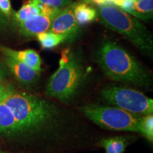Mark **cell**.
<instances>
[{
    "mask_svg": "<svg viewBox=\"0 0 153 153\" xmlns=\"http://www.w3.org/2000/svg\"><path fill=\"white\" fill-rule=\"evenodd\" d=\"M97 62L110 79L148 87L150 75L135 57L116 42L105 40L97 53Z\"/></svg>",
    "mask_w": 153,
    "mask_h": 153,
    "instance_id": "1",
    "label": "cell"
},
{
    "mask_svg": "<svg viewBox=\"0 0 153 153\" xmlns=\"http://www.w3.org/2000/svg\"><path fill=\"white\" fill-rule=\"evenodd\" d=\"M3 102L12 111L22 133L43 128L56 116L54 105L26 92L12 91Z\"/></svg>",
    "mask_w": 153,
    "mask_h": 153,
    "instance_id": "2",
    "label": "cell"
},
{
    "mask_svg": "<svg viewBox=\"0 0 153 153\" xmlns=\"http://www.w3.org/2000/svg\"><path fill=\"white\" fill-rule=\"evenodd\" d=\"M97 11L106 28L124 36L144 54H152V35L138 19L114 4L98 6Z\"/></svg>",
    "mask_w": 153,
    "mask_h": 153,
    "instance_id": "3",
    "label": "cell"
},
{
    "mask_svg": "<svg viewBox=\"0 0 153 153\" xmlns=\"http://www.w3.org/2000/svg\"><path fill=\"white\" fill-rule=\"evenodd\" d=\"M85 75L78 57L70 50H65L59 61V68L48 82L45 95L62 102H69L81 87Z\"/></svg>",
    "mask_w": 153,
    "mask_h": 153,
    "instance_id": "4",
    "label": "cell"
},
{
    "mask_svg": "<svg viewBox=\"0 0 153 153\" xmlns=\"http://www.w3.org/2000/svg\"><path fill=\"white\" fill-rule=\"evenodd\" d=\"M86 117L106 129L138 133L141 116L131 114L118 107L86 105L80 108Z\"/></svg>",
    "mask_w": 153,
    "mask_h": 153,
    "instance_id": "5",
    "label": "cell"
},
{
    "mask_svg": "<svg viewBox=\"0 0 153 153\" xmlns=\"http://www.w3.org/2000/svg\"><path fill=\"white\" fill-rule=\"evenodd\" d=\"M101 95L108 104L131 114L138 116L152 114V99L135 89L123 87H108L101 91Z\"/></svg>",
    "mask_w": 153,
    "mask_h": 153,
    "instance_id": "6",
    "label": "cell"
},
{
    "mask_svg": "<svg viewBox=\"0 0 153 153\" xmlns=\"http://www.w3.org/2000/svg\"><path fill=\"white\" fill-rule=\"evenodd\" d=\"M76 1L63 8L53 19L49 30L65 36L66 41H71L80 33V26L76 24L74 16V8Z\"/></svg>",
    "mask_w": 153,
    "mask_h": 153,
    "instance_id": "7",
    "label": "cell"
},
{
    "mask_svg": "<svg viewBox=\"0 0 153 153\" xmlns=\"http://www.w3.org/2000/svg\"><path fill=\"white\" fill-rule=\"evenodd\" d=\"M56 16L41 12L32 18L19 23V32L26 37H34L38 34L48 31Z\"/></svg>",
    "mask_w": 153,
    "mask_h": 153,
    "instance_id": "8",
    "label": "cell"
},
{
    "mask_svg": "<svg viewBox=\"0 0 153 153\" xmlns=\"http://www.w3.org/2000/svg\"><path fill=\"white\" fill-rule=\"evenodd\" d=\"M4 57L6 65L19 82L24 85H32L36 83L40 78V72L12 57Z\"/></svg>",
    "mask_w": 153,
    "mask_h": 153,
    "instance_id": "9",
    "label": "cell"
},
{
    "mask_svg": "<svg viewBox=\"0 0 153 153\" xmlns=\"http://www.w3.org/2000/svg\"><path fill=\"white\" fill-rule=\"evenodd\" d=\"M0 52L4 56H9L27 65L38 72H41V58L38 53L33 49L16 51L7 47L0 46Z\"/></svg>",
    "mask_w": 153,
    "mask_h": 153,
    "instance_id": "10",
    "label": "cell"
},
{
    "mask_svg": "<svg viewBox=\"0 0 153 153\" xmlns=\"http://www.w3.org/2000/svg\"><path fill=\"white\" fill-rule=\"evenodd\" d=\"M22 133L20 127L10 108L4 103H0V133L14 135Z\"/></svg>",
    "mask_w": 153,
    "mask_h": 153,
    "instance_id": "11",
    "label": "cell"
},
{
    "mask_svg": "<svg viewBox=\"0 0 153 153\" xmlns=\"http://www.w3.org/2000/svg\"><path fill=\"white\" fill-rule=\"evenodd\" d=\"M74 16L78 26H83L92 22L97 16V11L85 2H76L74 8Z\"/></svg>",
    "mask_w": 153,
    "mask_h": 153,
    "instance_id": "12",
    "label": "cell"
},
{
    "mask_svg": "<svg viewBox=\"0 0 153 153\" xmlns=\"http://www.w3.org/2000/svg\"><path fill=\"white\" fill-rule=\"evenodd\" d=\"M128 145V137L116 136L104 138L99 141L98 145L102 147L106 153H123Z\"/></svg>",
    "mask_w": 153,
    "mask_h": 153,
    "instance_id": "13",
    "label": "cell"
},
{
    "mask_svg": "<svg viewBox=\"0 0 153 153\" xmlns=\"http://www.w3.org/2000/svg\"><path fill=\"white\" fill-rule=\"evenodd\" d=\"M41 12L39 4L36 2L35 0H28L22 6V8L15 13L14 18L19 24L39 14Z\"/></svg>",
    "mask_w": 153,
    "mask_h": 153,
    "instance_id": "14",
    "label": "cell"
},
{
    "mask_svg": "<svg viewBox=\"0 0 153 153\" xmlns=\"http://www.w3.org/2000/svg\"><path fill=\"white\" fill-rule=\"evenodd\" d=\"M130 14L141 20L152 19L153 0H139L135 1L133 9Z\"/></svg>",
    "mask_w": 153,
    "mask_h": 153,
    "instance_id": "15",
    "label": "cell"
},
{
    "mask_svg": "<svg viewBox=\"0 0 153 153\" xmlns=\"http://www.w3.org/2000/svg\"><path fill=\"white\" fill-rule=\"evenodd\" d=\"M36 37L38 42L41 44L42 48L44 49L53 48L60 44L67 41L65 36L53 33L50 30L38 34Z\"/></svg>",
    "mask_w": 153,
    "mask_h": 153,
    "instance_id": "16",
    "label": "cell"
},
{
    "mask_svg": "<svg viewBox=\"0 0 153 153\" xmlns=\"http://www.w3.org/2000/svg\"><path fill=\"white\" fill-rule=\"evenodd\" d=\"M138 133L142 134L149 141L153 140V116L148 114L141 116L138 124Z\"/></svg>",
    "mask_w": 153,
    "mask_h": 153,
    "instance_id": "17",
    "label": "cell"
},
{
    "mask_svg": "<svg viewBox=\"0 0 153 153\" xmlns=\"http://www.w3.org/2000/svg\"><path fill=\"white\" fill-rule=\"evenodd\" d=\"M39 4L54 7V8L63 9L73 2V0H35Z\"/></svg>",
    "mask_w": 153,
    "mask_h": 153,
    "instance_id": "18",
    "label": "cell"
},
{
    "mask_svg": "<svg viewBox=\"0 0 153 153\" xmlns=\"http://www.w3.org/2000/svg\"><path fill=\"white\" fill-rule=\"evenodd\" d=\"M134 4H135L134 0H119L115 5L117 6L122 10L126 11L128 14H131L133 9Z\"/></svg>",
    "mask_w": 153,
    "mask_h": 153,
    "instance_id": "19",
    "label": "cell"
},
{
    "mask_svg": "<svg viewBox=\"0 0 153 153\" xmlns=\"http://www.w3.org/2000/svg\"><path fill=\"white\" fill-rule=\"evenodd\" d=\"M0 12L6 17L11 16L12 10L10 0H0Z\"/></svg>",
    "mask_w": 153,
    "mask_h": 153,
    "instance_id": "20",
    "label": "cell"
},
{
    "mask_svg": "<svg viewBox=\"0 0 153 153\" xmlns=\"http://www.w3.org/2000/svg\"><path fill=\"white\" fill-rule=\"evenodd\" d=\"M14 90V88L11 86L0 82V103L2 102L5 97Z\"/></svg>",
    "mask_w": 153,
    "mask_h": 153,
    "instance_id": "21",
    "label": "cell"
},
{
    "mask_svg": "<svg viewBox=\"0 0 153 153\" xmlns=\"http://www.w3.org/2000/svg\"><path fill=\"white\" fill-rule=\"evenodd\" d=\"M4 76H5L4 72L2 68L0 67V82H2V80L4 79Z\"/></svg>",
    "mask_w": 153,
    "mask_h": 153,
    "instance_id": "22",
    "label": "cell"
},
{
    "mask_svg": "<svg viewBox=\"0 0 153 153\" xmlns=\"http://www.w3.org/2000/svg\"><path fill=\"white\" fill-rule=\"evenodd\" d=\"M4 15L1 14V12H0V24H2V23H4V18H2Z\"/></svg>",
    "mask_w": 153,
    "mask_h": 153,
    "instance_id": "23",
    "label": "cell"
},
{
    "mask_svg": "<svg viewBox=\"0 0 153 153\" xmlns=\"http://www.w3.org/2000/svg\"><path fill=\"white\" fill-rule=\"evenodd\" d=\"M0 153H6V152H2V151H1V150H0Z\"/></svg>",
    "mask_w": 153,
    "mask_h": 153,
    "instance_id": "24",
    "label": "cell"
},
{
    "mask_svg": "<svg viewBox=\"0 0 153 153\" xmlns=\"http://www.w3.org/2000/svg\"><path fill=\"white\" fill-rule=\"evenodd\" d=\"M135 1H139V0H134Z\"/></svg>",
    "mask_w": 153,
    "mask_h": 153,
    "instance_id": "25",
    "label": "cell"
},
{
    "mask_svg": "<svg viewBox=\"0 0 153 153\" xmlns=\"http://www.w3.org/2000/svg\"></svg>",
    "mask_w": 153,
    "mask_h": 153,
    "instance_id": "26",
    "label": "cell"
}]
</instances>
